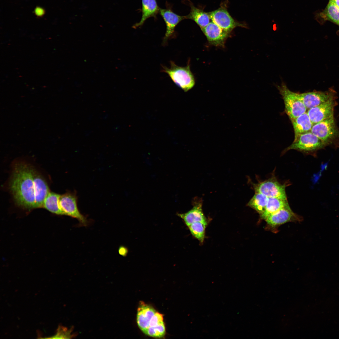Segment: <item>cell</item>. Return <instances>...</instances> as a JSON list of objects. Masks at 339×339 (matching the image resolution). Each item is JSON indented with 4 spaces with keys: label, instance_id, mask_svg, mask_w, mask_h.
<instances>
[{
    "label": "cell",
    "instance_id": "1",
    "mask_svg": "<svg viewBox=\"0 0 339 339\" xmlns=\"http://www.w3.org/2000/svg\"><path fill=\"white\" fill-rule=\"evenodd\" d=\"M34 170L27 164L16 163L10 182V190L15 203L26 209L36 208Z\"/></svg>",
    "mask_w": 339,
    "mask_h": 339
},
{
    "label": "cell",
    "instance_id": "2",
    "mask_svg": "<svg viewBox=\"0 0 339 339\" xmlns=\"http://www.w3.org/2000/svg\"><path fill=\"white\" fill-rule=\"evenodd\" d=\"M162 71L166 73L175 84L185 92L191 89L195 85V78L190 70L189 62L186 66L182 67L171 61L170 67L162 66Z\"/></svg>",
    "mask_w": 339,
    "mask_h": 339
},
{
    "label": "cell",
    "instance_id": "3",
    "mask_svg": "<svg viewBox=\"0 0 339 339\" xmlns=\"http://www.w3.org/2000/svg\"><path fill=\"white\" fill-rule=\"evenodd\" d=\"M277 88L283 99L286 113L290 120L306 112L307 109L299 93L290 90L283 82Z\"/></svg>",
    "mask_w": 339,
    "mask_h": 339
},
{
    "label": "cell",
    "instance_id": "4",
    "mask_svg": "<svg viewBox=\"0 0 339 339\" xmlns=\"http://www.w3.org/2000/svg\"><path fill=\"white\" fill-rule=\"evenodd\" d=\"M326 145L320 138L310 131L294 137L293 143L283 151L282 153L291 149L309 153L322 148Z\"/></svg>",
    "mask_w": 339,
    "mask_h": 339
},
{
    "label": "cell",
    "instance_id": "5",
    "mask_svg": "<svg viewBox=\"0 0 339 339\" xmlns=\"http://www.w3.org/2000/svg\"><path fill=\"white\" fill-rule=\"evenodd\" d=\"M226 3H223L217 9L209 12L211 20L221 28L230 33L238 27L247 28L245 23L237 21L232 17L227 10Z\"/></svg>",
    "mask_w": 339,
    "mask_h": 339
},
{
    "label": "cell",
    "instance_id": "6",
    "mask_svg": "<svg viewBox=\"0 0 339 339\" xmlns=\"http://www.w3.org/2000/svg\"><path fill=\"white\" fill-rule=\"evenodd\" d=\"M310 132L320 138L326 145L339 135L334 115L313 125Z\"/></svg>",
    "mask_w": 339,
    "mask_h": 339
},
{
    "label": "cell",
    "instance_id": "7",
    "mask_svg": "<svg viewBox=\"0 0 339 339\" xmlns=\"http://www.w3.org/2000/svg\"><path fill=\"white\" fill-rule=\"evenodd\" d=\"M255 192L261 193L268 198L273 197L287 200L285 186L274 178L268 179L253 184Z\"/></svg>",
    "mask_w": 339,
    "mask_h": 339
},
{
    "label": "cell",
    "instance_id": "8",
    "mask_svg": "<svg viewBox=\"0 0 339 339\" xmlns=\"http://www.w3.org/2000/svg\"><path fill=\"white\" fill-rule=\"evenodd\" d=\"M60 208L64 213L77 219L83 225H86L88 221L79 210L77 197L75 193L67 192L60 195L59 200Z\"/></svg>",
    "mask_w": 339,
    "mask_h": 339
},
{
    "label": "cell",
    "instance_id": "9",
    "mask_svg": "<svg viewBox=\"0 0 339 339\" xmlns=\"http://www.w3.org/2000/svg\"><path fill=\"white\" fill-rule=\"evenodd\" d=\"M201 30L208 42L217 46L223 47L231 33L221 28L212 21Z\"/></svg>",
    "mask_w": 339,
    "mask_h": 339
},
{
    "label": "cell",
    "instance_id": "10",
    "mask_svg": "<svg viewBox=\"0 0 339 339\" xmlns=\"http://www.w3.org/2000/svg\"><path fill=\"white\" fill-rule=\"evenodd\" d=\"M334 96L319 105L311 108L306 112L314 125L334 115Z\"/></svg>",
    "mask_w": 339,
    "mask_h": 339
},
{
    "label": "cell",
    "instance_id": "11",
    "mask_svg": "<svg viewBox=\"0 0 339 339\" xmlns=\"http://www.w3.org/2000/svg\"><path fill=\"white\" fill-rule=\"evenodd\" d=\"M265 220L269 227L274 228L290 222L301 221V218L294 213L289 207L272 214Z\"/></svg>",
    "mask_w": 339,
    "mask_h": 339
},
{
    "label": "cell",
    "instance_id": "12",
    "mask_svg": "<svg viewBox=\"0 0 339 339\" xmlns=\"http://www.w3.org/2000/svg\"><path fill=\"white\" fill-rule=\"evenodd\" d=\"M299 96L307 109L317 106L335 96L334 91L308 92L299 93Z\"/></svg>",
    "mask_w": 339,
    "mask_h": 339
},
{
    "label": "cell",
    "instance_id": "13",
    "mask_svg": "<svg viewBox=\"0 0 339 339\" xmlns=\"http://www.w3.org/2000/svg\"><path fill=\"white\" fill-rule=\"evenodd\" d=\"M159 12L163 18L166 26L163 41V44L165 45L168 40L175 35V29L176 26L181 21L186 19V16L178 15L168 9L160 8Z\"/></svg>",
    "mask_w": 339,
    "mask_h": 339
},
{
    "label": "cell",
    "instance_id": "14",
    "mask_svg": "<svg viewBox=\"0 0 339 339\" xmlns=\"http://www.w3.org/2000/svg\"><path fill=\"white\" fill-rule=\"evenodd\" d=\"M193 203V206L191 209L185 213H178V215L183 220L187 226L197 222L207 225V219L202 209V200L201 198H195Z\"/></svg>",
    "mask_w": 339,
    "mask_h": 339
},
{
    "label": "cell",
    "instance_id": "15",
    "mask_svg": "<svg viewBox=\"0 0 339 339\" xmlns=\"http://www.w3.org/2000/svg\"><path fill=\"white\" fill-rule=\"evenodd\" d=\"M156 312L152 306L140 302L137 309V322L139 329L145 334L152 319Z\"/></svg>",
    "mask_w": 339,
    "mask_h": 339
},
{
    "label": "cell",
    "instance_id": "16",
    "mask_svg": "<svg viewBox=\"0 0 339 339\" xmlns=\"http://www.w3.org/2000/svg\"><path fill=\"white\" fill-rule=\"evenodd\" d=\"M34 179L35 186L36 208L43 207L44 200L50 192L47 183L34 169Z\"/></svg>",
    "mask_w": 339,
    "mask_h": 339
},
{
    "label": "cell",
    "instance_id": "17",
    "mask_svg": "<svg viewBox=\"0 0 339 339\" xmlns=\"http://www.w3.org/2000/svg\"><path fill=\"white\" fill-rule=\"evenodd\" d=\"M163 315L157 311L152 319L146 335L153 337L160 338L165 334Z\"/></svg>",
    "mask_w": 339,
    "mask_h": 339
},
{
    "label": "cell",
    "instance_id": "18",
    "mask_svg": "<svg viewBox=\"0 0 339 339\" xmlns=\"http://www.w3.org/2000/svg\"><path fill=\"white\" fill-rule=\"evenodd\" d=\"M190 5V12L188 15L186 16V19L193 20L201 30L203 29L211 22L209 13L205 12L203 9L196 7L191 3Z\"/></svg>",
    "mask_w": 339,
    "mask_h": 339
},
{
    "label": "cell",
    "instance_id": "19",
    "mask_svg": "<svg viewBox=\"0 0 339 339\" xmlns=\"http://www.w3.org/2000/svg\"><path fill=\"white\" fill-rule=\"evenodd\" d=\"M290 120L294 129V137L310 131L313 125L306 112Z\"/></svg>",
    "mask_w": 339,
    "mask_h": 339
},
{
    "label": "cell",
    "instance_id": "20",
    "mask_svg": "<svg viewBox=\"0 0 339 339\" xmlns=\"http://www.w3.org/2000/svg\"><path fill=\"white\" fill-rule=\"evenodd\" d=\"M142 15L140 21L134 26L135 28L141 26L145 21L150 17H155L159 11L156 0H142Z\"/></svg>",
    "mask_w": 339,
    "mask_h": 339
},
{
    "label": "cell",
    "instance_id": "21",
    "mask_svg": "<svg viewBox=\"0 0 339 339\" xmlns=\"http://www.w3.org/2000/svg\"><path fill=\"white\" fill-rule=\"evenodd\" d=\"M289 207L287 200L276 198H268L265 211L260 216L261 218L265 220L272 214L282 208Z\"/></svg>",
    "mask_w": 339,
    "mask_h": 339
},
{
    "label": "cell",
    "instance_id": "22",
    "mask_svg": "<svg viewBox=\"0 0 339 339\" xmlns=\"http://www.w3.org/2000/svg\"><path fill=\"white\" fill-rule=\"evenodd\" d=\"M60 195L55 193L50 192L44 200L43 207L53 213L57 215H64L59 203Z\"/></svg>",
    "mask_w": 339,
    "mask_h": 339
},
{
    "label": "cell",
    "instance_id": "23",
    "mask_svg": "<svg viewBox=\"0 0 339 339\" xmlns=\"http://www.w3.org/2000/svg\"><path fill=\"white\" fill-rule=\"evenodd\" d=\"M268 197L259 192L255 194L247 204V205L256 211L260 216L264 212Z\"/></svg>",
    "mask_w": 339,
    "mask_h": 339
},
{
    "label": "cell",
    "instance_id": "24",
    "mask_svg": "<svg viewBox=\"0 0 339 339\" xmlns=\"http://www.w3.org/2000/svg\"><path fill=\"white\" fill-rule=\"evenodd\" d=\"M321 16L325 20L339 25V8L331 0H329Z\"/></svg>",
    "mask_w": 339,
    "mask_h": 339
},
{
    "label": "cell",
    "instance_id": "25",
    "mask_svg": "<svg viewBox=\"0 0 339 339\" xmlns=\"http://www.w3.org/2000/svg\"><path fill=\"white\" fill-rule=\"evenodd\" d=\"M207 226L201 222H197L188 226L192 235L202 244L203 243L205 239Z\"/></svg>",
    "mask_w": 339,
    "mask_h": 339
},
{
    "label": "cell",
    "instance_id": "26",
    "mask_svg": "<svg viewBox=\"0 0 339 339\" xmlns=\"http://www.w3.org/2000/svg\"><path fill=\"white\" fill-rule=\"evenodd\" d=\"M34 13L38 17H41L45 14L44 9L40 7H36L35 9Z\"/></svg>",
    "mask_w": 339,
    "mask_h": 339
},
{
    "label": "cell",
    "instance_id": "27",
    "mask_svg": "<svg viewBox=\"0 0 339 339\" xmlns=\"http://www.w3.org/2000/svg\"><path fill=\"white\" fill-rule=\"evenodd\" d=\"M119 252L121 255L125 256L127 253L128 250L124 246H121L119 249Z\"/></svg>",
    "mask_w": 339,
    "mask_h": 339
},
{
    "label": "cell",
    "instance_id": "28",
    "mask_svg": "<svg viewBox=\"0 0 339 339\" xmlns=\"http://www.w3.org/2000/svg\"><path fill=\"white\" fill-rule=\"evenodd\" d=\"M339 8V0H331Z\"/></svg>",
    "mask_w": 339,
    "mask_h": 339
}]
</instances>
